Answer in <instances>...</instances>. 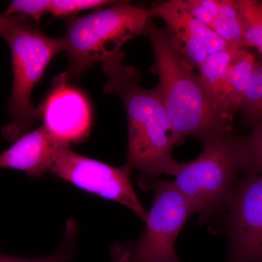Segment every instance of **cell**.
<instances>
[{"label": "cell", "mask_w": 262, "mask_h": 262, "mask_svg": "<svg viewBox=\"0 0 262 262\" xmlns=\"http://www.w3.org/2000/svg\"><path fill=\"white\" fill-rule=\"evenodd\" d=\"M121 51L103 61L108 80L104 92L121 98L128 123L127 165L139 170L147 181L162 174L176 176L182 163L172 158L180 142L174 131L158 88L144 89L139 84L141 72L123 63Z\"/></svg>", "instance_id": "obj_1"}, {"label": "cell", "mask_w": 262, "mask_h": 262, "mask_svg": "<svg viewBox=\"0 0 262 262\" xmlns=\"http://www.w3.org/2000/svg\"><path fill=\"white\" fill-rule=\"evenodd\" d=\"M143 35L152 46L155 62L150 71L159 78L156 87L179 141L190 136L205 144L232 132V124L215 110L201 75L172 46L165 31L150 19Z\"/></svg>", "instance_id": "obj_2"}, {"label": "cell", "mask_w": 262, "mask_h": 262, "mask_svg": "<svg viewBox=\"0 0 262 262\" xmlns=\"http://www.w3.org/2000/svg\"><path fill=\"white\" fill-rule=\"evenodd\" d=\"M149 20L148 10L127 2L115 3L84 16L67 18L63 39L70 79L79 78L93 66L122 51L124 45L144 34Z\"/></svg>", "instance_id": "obj_3"}, {"label": "cell", "mask_w": 262, "mask_h": 262, "mask_svg": "<svg viewBox=\"0 0 262 262\" xmlns=\"http://www.w3.org/2000/svg\"><path fill=\"white\" fill-rule=\"evenodd\" d=\"M203 144L200 156L182 163L171 183L204 221L228 206L237 174L246 171L248 161L244 138L232 132Z\"/></svg>", "instance_id": "obj_4"}, {"label": "cell", "mask_w": 262, "mask_h": 262, "mask_svg": "<svg viewBox=\"0 0 262 262\" xmlns=\"http://www.w3.org/2000/svg\"><path fill=\"white\" fill-rule=\"evenodd\" d=\"M3 38L11 53L13 84L8 106L11 120L3 127L2 134L6 140L15 141L40 117L31 101L32 93L50 62L64 51V42L63 37H48L34 27L19 29Z\"/></svg>", "instance_id": "obj_5"}, {"label": "cell", "mask_w": 262, "mask_h": 262, "mask_svg": "<svg viewBox=\"0 0 262 262\" xmlns=\"http://www.w3.org/2000/svg\"><path fill=\"white\" fill-rule=\"evenodd\" d=\"M154 184L145 229L137 242L129 244L130 262H181L176 241L194 209L171 182L156 181Z\"/></svg>", "instance_id": "obj_6"}, {"label": "cell", "mask_w": 262, "mask_h": 262, "mask_svg": "<svg viewBox=\"0 0 262 262\" xmlns=\"http://www.w3.org/2000/svg\"><path fill=\"white\" fill-rule=\"evenodd\" d=\"M131 170L127 164L112 166L82 156L70 146H63L56 153L49 172L82 190L126 206L145 222L148 211L133 187Z\"/></svg>", "instance_id": "obj_7"}, {"label": "cell", "mask_w": 262, "mask_h": 262, "mask_svg": "<svg viewBox=\"0 0 262 262\" xmlns=\"http://www.w3.org/2000/svg\"><path fill=\"white\" fill-rule=\"evenodd\" d=\"M227 208V262H262V173H247Z\"/></svg>", "instance_id": "obj_8"}, {"label": "cell", "mask_w": 262, "mask_h": 262, "mask_svg": "<svg viewBox=\"0 0 262 262\" xmlns=\"http://www.w3.org/2000/svg\"><path fill=\"white\" fill-rule=\"evenodd\" d=\"M70 80L67 72L53 79L39 113L52 137L62 145L70 146L89 137L92 111L85 95L69 84Z\"/></svg>", "instance_id": "obj_9"}, {"label": "cell", "mask_w": 262, "mask_h": 262, "mask_svg": "<svg viewBox=\"0 0 262 262\" xmlns=\"http://www.w3.org/2000/svg\"><path fill=\"white\" fill-rule=\"evenodd\" d=\"M148 13L150 18L156 17L165 22L164 31L172 46L194 67L198 68L212 53L232 48L194 18L182 0L155 3Z\"/></svg>", "instance_id": "obj_10"}, {"label": "cell", "mask_w": 262, "mask_h": 262, "mask_svg": "<svg viewBox=\"0 0 262 262\" xmlns=\"http://www.w3.org/2000/svg\"><path fill=\"white\" fill-rule=\"evenodd\" d=\"M63 146L42 125L24 134L0 154V168L14 169L39 178L49 171L56 153Z\"/></svg>", "instance_id": "obj_11"}, {"label": "cell", "mask_w": 262, "mask_h": 262, "mask_svg": "<svg viewBox=\"0 0 262 262\" xmlns=\"http://www.w3.org/2000/svg\"><path fill=\"white\" fill-rule=\"evenodd\" d=\"M233 50L230 48L212 53L198 67L202 80L215 110L230 124L234 116L229 108L227 72Z\"/></svg>", "instance_id": "obj_12"}, {"label": "cell", "mask_w": 262, "mask_h": 262, "mask_svg": "<svg viewBox=\"0 0 262 262\" xmlns=\"http://www.w3.org/2000/svg\"><path fill=\"white\" fill-rule=\"evenodd\" d=\"M257 58L246 49H234L227 72V88L232 115L239 112L246 90L257 63Z\"/></svg>", "instance_id": "obj_13"}, {"label": "cell", "mask_w": 262, "mask_h": 262, "mask_svg": "<svg viewBox=\"0 0 262 262\" xmlns=\"http://www.w3.org/2000/svg\"><path fill=\"white\" fill-rule=\"evenodd\" d=\"M211 29L234 49H246L244 28L237 0H220Z\"/></svg>", "instance_id": "obj_14"}, {"label": "cell", "mask_w": 262, "mask_h": 262, "mask_svg": "<svg viewBox=\"0 0 262 262\" xmlns=\"http://www.w3.org/2000/svg\"><path fill=\"white\" fill-rule=\"evenodd\" d=\"M239 112L246 126L253 129L262 124V58L257 60Z\"/></svg>", "instance_id": "obj_15"}, {"label": "cell", "mask_w": 262, "mask_h": 262, "mask_svg": "<svg viewBox=\"0 0 262 262\" xmlns=\"http://www.w3.org/2000/svg\"><path fill=\"white\" fill-rule=\"evenodd\" d=\"M244 28L246 48L257 50L262 58V1L237 0Z\"/></svg>", "instance_id": "obj_16"}, {"label": "cell", "mask_w": 262, "mask_h": 262, "mask_svg": "<svg viewBox=\"0 0 262 262\" xmlns=\"http://www.w3.org/2000/svg\"><path fill=\"white\" fill-rule=\"evenodd\" d=\"M77 227L74 220L67 221L64 235L56 252L46 257L27 258L0 253V262H70L75 252Z\"/></svg>", "instance_id": "obj_17"}, {"label": "cell", "mask_w": 262, "mask_h": 262, "mask_svg": "<svg viewBox=\"0 0 262 262\" xmlns=\"http://www.w3.org/2000/svg\"><path fill=\"white\" fill-rule=\"evenodd\" d=\"M116 3L106 0H53L51 2L50 13L57 18H68L84 10H100Z\"/></svg>", "instance_id": "obj_18"}, {"label": "cell", "mask_w": 262, "mask_h": 262, "mask_svg": "<svg viewBox=\"0 0 262 262\" xmlns=\"http://www.w3.org/2000/svg\"><path fill=\"white\" fill-rule=\"evenodd\" d=\"M51 2L48 0H15L4 12L7 15H24L39 24L43 15L50 13Z\"/></svg>", "instance_id": "obj_19"}, {"label": "cell", "mask_w": 262, "mask_h": 262, "mask_svg": "<svg viewBox=\"0 0 262 262\" xmlns=\"http://www.w3.org/2000/svg\"><path fill=\"white\" fill-rule=\"evenodd\" d=\"M244 141L248 161L246 173H262V124L253 127Z\"/></svg>", "instance_id": "obj_20"}, {"label": "cell", "mask_w": 262, "mask_h": 262, "mask_svg": "<svg viewBox=\"0 0 262 262\" xmlns=\"http://www.w3.org/2000/svg\"><path fill=\"white\" fill-rule=\"evenodd\" d=\"M34 27L32 20L24 15L0 14V36L4 37L19 29Z\"/></svg>", "instance_id": "obj_21"}, {"label": "cell", "mask_w": 262, "mask_h": 262, "mask_svg": "<svg viewBox=\"0 0 262 262\" xmlns=\"http://www.w3.org/2000/svg\"><path fill=\"white\" fill-rule=\"evenodd\" d=\"M130 248L128 244L114 245L110 250L112 262H130Z\"/></svg>", "instance_id": "obj_22"}]
</instances>
